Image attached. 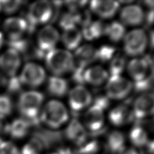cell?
Returning a JSON list of instances; mask_svg holds the SVG:
<instances>
[{
	"mask_svg": "<svg viewBox=\"0 0 154 154\" xmlns=\"http://www.w3.org/2000/svg\"><path fill=\"white\" fill-rule=\"evenodd\" d=\"M43 125L52 129H58L67 122L69 112L61 101L52 100L43 106L40 114Z\"/></svg>",
	"mask_w": 154,
	"mask_h": 154,
	"instance_id": "1",
	"label": "cell"
},
{
	"mask_svg": "<svg viewBox=\"0 0 154 154\" xmlns=\"http://www.w3.org/2000/svg\"><path fill=\"white\" fill-rule=\"evenodd\" d=\"M46 65L53 76H62L74 69L73 56L69 51L54 49L45 56Z\"/></svg>",
	"mask_w": 154,
	"mask_h": 154,
	"instance_id": "2",
	"label": "cell"
},
{
	"mask_svg": "<svg viewBox=\"0 0 154 154\" xmlns=\"http://www.w3.org/2000/svg\"><path fill=\"white\" fill-rule=\"evenodd\" d=\"M43 100V95L36 91L21 93L18 99V108L23 118L28 121L35 119L42 110Z\"/></svg>",
	"mask_w": 154,
	"mask_h": 154,
	"instance_id": "3",
	"label": "cell"
},
{
	"mask_svg": "<svg viewBox=\"0 0 154 154\" xmlns=\"http://www.w3.org/2000/svg\"><path fill=\"white\" fill-rule=\"evenodd\" d=\"M123 43L126 54L136 57L146 50L149 44V37L143 29H135L126 33Z\"/></svg>",
	"mask_w": 154,
	"mask_h": 154,
	"instance_id": "4",
	"label": "cell"
},
{
	"mask_svg": "<svg viewBox=\"0 0 154 154\" xmlns=\"http://www.w3.org/2000/svg\"><path fill=\"white\" fill-rule=\"evenodd\" d=\"M54 6L50 2L40 0L33 2L27 12V23L33 26L42 25L49 23L53 17Z\"/></svg>",
	"mask_w": 154,
	"mask_h": 154,
	"instance_id": "5",
	"label": "cell"
},
{
	"mask_svg": "<svg viewBox=\"0 0 154 154\" xmlns=\"http://www.w3.org/2000/svg\"><path fill=\"white\" fill-rule=\"evenodd\" d=\"M133 89V82L122 75L111 76L106 82V95L111 100H124L130 94Z\"/></svg>",
	"mask_w": 154,
	"mask_h": 154,
	"instance_id": "6",
	"label": "cell"
},
{
	"mask_svg": "<svg viewBox=\"0 0 154 154\" xmlns=\"http://www.w3.org/2000/svg\"><path fill=\"white\" fill-rule=\"evenodd\" d=\"M18 78L22 85L37 88L45 82L46 73L42 66L35 62H28L24 66Z\"/></svg>",
	"mask_w": 154,
	"mask_h": 154,
	"instance_id": "7",
	"label": "cell"
},
{
	"mask_svg": "<svg viewBox=\"0 0 154 154\" xmlns=\"http://www.w3.org/2000/svg\"><path fill=\"white\" fill-rule=\"evenodd\" d=\"M92 102V96L90 91L82 85L72 88L68 94V104L74 112L88 109Z\"/></svg>",
	"mask_w": 154,
	"mask_h": 154,
	"instance_id": "8",
	"label": "cell"
},
{
	"mask_svg": "<svg viewBox=\"0 0 154 154\" xmlns=\"http://www.w3.org/2000/svg\"><path fill=\"white\" fill-rule=\"evenodd\" d=\"M133 118L138 120L154 115V93L144 92L140 94L134 100L132 108Z\"/></svg>",
	"mask_w": 154,
	"mask_h": 154,
	"instance_id": "9",
	"label": "cell"
},
{
	"mask_svg": "<svg viewBox=\"0 0 154 154\" xmlns=\"http://www.w3.org/2000/svg\"><path fill=\"white\" fill-rule=\"evenodd\" d=\"M60 38L58 30L54 26L48 24L41 29L37 35V46L42 53L47 54L53 49Z\"/></svg>",
	"mask_w": 154,
	"mask_h": 154,
	"instance_id": "10",
	"label": "cell"
},
{
	"mask_svg": "<svg viewBox=\"0 0 154 154\" xmlns=\"http://www.w3.org/2000/svg\"><path fill=\"white\" fill-rule=\"evenodd\" d=\"M3 29L10 43L23 40L24 35L29 29L26 20L20 17H11L6 19L3 24Z\"/></svg>",
	"mask_w": 154,
	"mask_h": 154,
	"instance_id": "11",
	"label": "cell"
},
{
	"mask_svg": "<svg viewBox=\"0 0 154 154\" xmlns=\"http://www.w3.org/2000/svg\"><path fill=\"white\" fill-rule=\"evenodd\" d=\"M105 124L104 109L93 104L86 109L83 118V125L86 131L97 133L103 130Z\"/></svg>",
	"mask_w": 154,
	"mask_h": 154,
	"instance_id": "12",
	"label": "cell"
},
{
	"mask_svg": "<svg viewBox=\"0 0 154 154\" xmlns=\"http://www.w3.org/2000/svg\"><path fill=\"white\" fill-rule=\"evenodd\" d=\"M120 23L124 26H138L144 23L145 13L141 5L128 4L120 10Z\"/></svg>",
	"mask_w": 154,
	"mask_h": 154,
	"instance_id": "13",
	"label": "cell"
},
{
	"mask_svg": "<svg viewBox=\"0 0 154 154\" xmlns=\"http://www.w3.org/2000/svg\"><path fill=\"white\" fill-rule=\"evenodd\" d=\"M126 70L130 78L137 83L146 81L149 75L151 66L149 61L143 57L132 59L126 65Z\"/></svg>",
	"mask_w": 154,
	"mask_h": 154,
	"instance_id": "14",
	"label": "cell"
},
{
	"mask_svg": "<svg viewBox=\"0 0 154 154\" xmlns=\"http://www.w3.org/2000/svg\"><path fill=\"white\" fill-rule=\"evenodd\" d=\"M21 64L20 53L15 49L9 48L0 55V70L10 78L16 76Z\"/></svg>",
	"mask_w": 154,
	"mask_h": 154,
	"instance_id": "15",
	"label": "cell"
},
{
	"mask_svg": "<svg viewBox=\"0 0 154 154\" xmlns=\"http://www.w3.org/2000/svg\"><path fill=\"white\" fill-rule=\"evenodd\" d=\"M120 8V2L111 0H95L90 2L91 12L103 19H109L116 14Z\"/></svg>",
	"mask_w": 154,
	"mask_h": 154,
	"instance_id": "16",
	"label": "cell"
},
{
	"mask_svg": "<svg viewBox=\"0 0 154 154\" xmlns=\"http://www.w3.org/2000/svg\"><path fill=\"white\" fill-rule=\"evenodd\" d=\"M109 79V72L99 65L91 66L85 68L82 75L83 82L92 87H100Z\"/></svg>",
	"mask_w": 154,
	"mask_h": 154,
	"instance_id": "17",
	"label": "cell"
},
{
	"mask_svg": "<svg viewBox=\"0 0 154 154\" xmlns=\"http://www.w3.org/2000/svg\"><path fill=\"white\" fill-rule=\"evenodd\" d=\"M65 137L69 141L80 147L87 141L86 130L83 124L78 120H72L65 132Z\"/></svg>",
	"mask_w": 154,
	"mask_h": 154,
	"instance_id": "18",
	"label": "cell"
},
{
	"mask_svg": "<svg viewBox=\"0 0 154 154\" xmlns=\"http://www.w3.org/2000/svg\"><path fill=\"white\" fill-rule=\"evenodd\" d=\"M73 60L74 66L77 65V68L85 69L97 60V49L90 45L79 46L75 50Z\"/></svg>",
	"mask_w": 154,
	"mask_h": 154,
	"instance_id": "19",
	"label": "cell"
},
{
	"mask_svg": "<svg viewBox=\"0 0 154 154\" xmlns=\"http://www.w3.org/2000/svg\"><path fill=\"white\" fill-rule=\"evenodd\" d=\"M108 118L109 122L115 126H124L134 118L132 109L126 104H120L112 108Z\"/></svg>",
	"mask_w": 154,
	"mask_h": 154,
	"instance_id": "20",
	"label": "cell"
},
{
	"mask_svg": "<svg viewBox=\"0 0 154 154\" xmlns=\"http://www.w3.org/2000/svg\"><path fill=\"white\" fill-rule=\"evenodd\" d=\"M62 43L68 51L75 50L80 45L83 38L82 31L77 26L69 27L63 29L61 36Z\"/></svg>",
	"mask_w": 154,
	"mask_h": 154,
	"instance_id": "21",
	"label": "cell"
},
{
	"mask_svg": "<svg viewBox=\"0 0 154 154\" xmlns=\"http://www.w3.org/2000/svg\"><path fill=\"white\" fill-rule=\"evenodd\" d=\"M68 82L62 76H52L47 81V91L54 97H63L68 93Z\"/></svg>",
	"mask_w": 154,
	"mask_h": 154,
	"instance_id": "22",
	"label": "cell"
},
{
	"mask_svg": "<svg viewBox=\"0 0 154 154\" xmlns=\"http://www.w3.org/2000/svg\"><path fill=\"white\" fill-rule=\"evenodd\" d=\"M126 137L122 132L113 131L107 134L104 146L107 152L117 154L126 147Z\"/></svg>",
	"mask_w": 154,
	"mask_h": 154,
	"instance_id": "23",
	"label": "cell"
},
{
	"mask_svg": "<svg viewBox=\"0 0 154 154\" xmlns=\"http://www.w3.org/2000/svg\"><path fill=\"white\" fill-rule=\"evenodd\" d=\"M105 25L101 21H92L83 26L82 31V36L87 40L92 41L100 38L104 35Z\"/></svg>",
	"mask_w": 154,
	"mask_h": 154,
	"instance_id": "24",
	"label": "cell"
},
{
	"mask_svg": "<svg viewBox=\"0 0 154 154\" xmlns=\"http://www.w3.org/2000/svg\"><path fill=\"white\" fill-rule=\"evenodd\" d=\"M29 130V121L24 118H17L10 125L9 135L14 139H21L28 134Z\"/></svg>",
	"mask_w": 154,
	"mask_h": 154,
	"instance_id": "25",
	"label": "cell"
},
{
	"mask_svg": "<svg viewBox=\"0 0 154 154\" xmlns=\"http://www.w3.org/2000/svg\"><path fill=\"white\" fill-rule=\"evenodd\" d=\"M129 140L135 149L147 147L149 143L147 131L139 126H136L132 128L129 133Z\"/></svg>",
	"mask_w": 154,
	"mask_h": 154,
	"instance_id": "26",
	"label": "cell"
},
{
	"mask_svg": "<svg viewBox=\"0 0 154 154\" xmlns=\"http://www.w3.org/2000/svg\"><path fill=\"white\" fill-rule=\"evenodd\" d=\"M126 33L125 26L120 22H111L104 27V35L112 42L117 43L122 40Z\"/></svg>",
	"mask_w": 154,
	"mask_h": 154,
	"instance_id": "27",
	"label": "cell"
},
{
	"mask_svg": "<svg viewBox=\"0 0 154 154\" xmlns=\"http://www.w3.org/2000/svg\"><path fill=\"white\" fill-rule=\"evenodd\" d=\"M45 145L42 139L32 137L23 145L20 150L21 154H43Z\"/></svg>",
	"mask_w": 154,
	"mask_h": 154,
	"instance_id": "28",
	"label": "cell"
},
{
	"mask_svg": "<svg viewBox=\"0 0 154 154\" xmlns=\"http://www.w3.org/2000/svg\"><path fill=\"white\" fill-rule=\"evenodd\" d=\"M126 60L124 55L122 54H115L110 60L109 72L111 76H119L126 68Z\"/></svg>",
	"mask_w": 154,
	"mask_h": 154,
	"instance_id": "29",
	"label": "cell"
},
{
	"mask_svg": "<svg viewBox=\"0 0 154 154\" xmlns=\"http://www.w3.org/2000/svg\"><path fill=\"white\" fill-rule=\"evenodd\" d=\"M13 103L7 95H0V116L5 118L12 112Z\"/></svg>",
	"mask_w": 154,
	"mask_h": 154,
	"instance_id": "30",
	"label": "cell"
},
{
	"mask_svg": "<svg viewBox=\"0 0 154 154\" xmlns=\"http://www.w3.org/2000/svg\"><path fill=\"white\" fill-rule=\"evenodd\" d=\"M22 4L21 1H0V12L11 14L18 10Z\"/></svg>",
	"mask_w": 154,
	"mask_h": 154,
	"instance_id": "31",
	"label": "cell"
},
{
	"mask_svg": "<svg viewBox=\"0 0 154 154\" xmlns=\"http://www.w3.org/2000/svg\"><path fill=\"white\" fill-rule=\"evenodd\" d=\"M115 54V49L114 47L104 45L97 49V60L102 62H107L111 60Z\"/></svg>",
	"mask_w": 154,
	"mask_h": 154,
	"instance_id": "32",
	"label": "cell"
},
{
	"mask_svg": "<svg viewBox=\"0 0 154 154\" xmlns=\"http://www.w3.org/2000/svg\"><path fill=\"white\" fill-rule=\"evenodd\" d=\"M0 154H21V152L13 143L4 141L0 143Z\"/></svg>",
	"mask_w": 154,
	"mask_h": 154,
	"instance_id": "33",
	"label": "cell"
},
{
	"mask_svg": "<svg viewBox=\"0 0 154 154\" xmlns=\"http://www.w3.org/2000/svg\"><path fill=\"white\" fill-rule=\"evenodd\" d=\"M10 124L5 118L0 116V143L4 141V139L9 135Z\"/></svg>",
	"mask_w": 154,
	"mask_h": 154,
	"instance_id": "34",
	"label": "cell"
},
{
	"mask_svg": "<svg viewBox=\"0 0 154 154\" xmlns=\"http://www.w3.org/2000/svg\"><path fill=\"white\" fill-rule=\"evenodd\" d=\"M21 85V82L18 77H11L8 82V89L10 93H16L20 90Z\"/></svg>",
	"mask_w": 154,
	"mask_h": 154,
	"instance_id": "35",
	"label": "cell"
},
{
	"mask_svg": "<svg viewBox=\"0 0 154 154\" xmlns=\"http://www.w3.org/2000/svg\"><path fill=\"white\" fill-rule=\"evenodd\" d=\"M117 154H139V153L134 147H126L124 149L121 151Z\"/></svg>",
	"mask_w": 154,
	"mask_h": 154,
	"instance_id": "36",
	"label": "cell"
},
{
	"mask_svg": "<svg viewBox=\"0 0 154 154\" xmlns=\"http://www.w3.org/2000/svg\"><path fill=\"white\" fill-rule=\"evenodd\" d=\"M147 149L150 154H154V139L152 141H149L147 145Z\"/></svg>",
	"mask_w": 154,
	"mask_h": 154,
	"instance_id": "37",
	"label": "cell"
},
{
	"mask_svg": "<svg viewBox=\"0 0 154 154\" xmlns=\"http://www.w3.org/2000/svg\"><path fill=\"white\" fill-rule=\"evenodd\" d=\"M144 4L150 10H154V1H153V0H152V1H145Z\"/></svg>",
	"mask_w": 154,
	"mask_h": 154,
	"instance_id": "38",
	"label": "cell"
},
{
	"mask_svg": "<svg viewBox=\"0 0 154 154\" xmlns=\"http://www.w3.org/2000/svg\"><path fill=\"white\" fill-rule=\"evenodd\" d=\"M46 154H71V153L67 152V151L59 150V151H53V152H48Z\"/></svg>",
	"mask_w": 154,
	"mask_h": 154,
	"instance_id": "39",
	"label": "cell"
},
{
	"mask_svg": "<svg viewBox=\"0 0 154 154\" xmlns=\"http://www.w3.org/2000/svg\"><path fill=\"white\" fill-rule=\"evenodd\" d=\"M4 35L0 32V49L2 48V45H4Z\"/></svg>",
	"mask_w": 154,
	"mask_h": 154,
	"instance_id": "40",
	"label": "cell"
},
{
	"mask_svg": "<svg viewBox=\"0 0 154 154\" xmlns=\"http://www.w3.org/2000/svg\"><path fill=\"white\" fill-rule=\"evenodd\" d=\"M0 81H1V79H0Z\"/></svg>",
	"mask_w": 154,
	"mask_h": 154,
	"instance_id": "41",
	"label": "cell"
},
{
	"mask_svg": "<svg viewBox=\"0 0 154 154\" xmlns=\"http://www.w3.org/2000/svg\"><path fill=\"white\" fill-rule=\"evenodd\" d=\"M153 61H154V59H153Z\"/></svg>",
	"mask_w": 154,
	"mask_h": 154,
	"instance_id": "42",
	"label": "cell"
}]
</instances>
